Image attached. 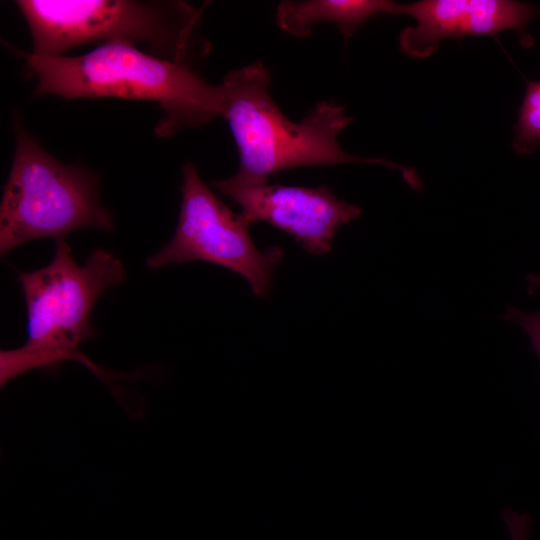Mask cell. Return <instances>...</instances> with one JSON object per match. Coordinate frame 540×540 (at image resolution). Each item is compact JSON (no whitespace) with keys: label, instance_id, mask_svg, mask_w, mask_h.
<instances>
[{"label":"cell","instance_id":"1","mask_svg":"<svg viewBox=\"0 0 540 540\" xmlns=\"http://www.w3.org/2000/svg\"><path fill=\"white\" fill-rule=\"evenodd\" d=\"M21 55L36 78V96L157 102L163 111L155 127L160 137L222 117L220 85L208 83L187 64L141 51L127 40L107 41L78 56Z\"/></svg>","mask_w":540,"mask_h":540},{"label":"cell","instance_id":"2","mask_svg":"<svg viewBox=\"0 0 540 540\" xmlns=\"http://www.w3.org/2000/svg\"><path fill=\"white\" fill-rule=\"evenodd\" d=\"M270 75L262 62L230 71L220 84L223 113L239 153V168L231 176L242 184L267 183L282 170L343 163L379 164L401 171L414 190L421 187L416 172L384 158H365L346 152L338 135L352 121L344 107L319 102L300 122L289 120L274 102Z\"/></svg>","mask_w":540,"mask_h":540},{"label":"cell","instance_id":"3","mask_svg":"<svg viewBox=\"0 0 540 540\" xmlns=\"http://www.w3.org/2000/svg\"><path fill=\"white\" fill-rule=\"evenodd\" d=\"M125 277L121 260L104 249L94 250L83 265L77 264L65 239L56 241L47 266L19 273L27 339L19 348L1 350V387L33 369L57 372L67 360H80L97 372L79 347L96 333L90 321L96 301Z\"/></svg>","mask_w":540,"mask_h":540},{"label":"cell","instance_id":"4","mask_svg":"<svg viewBox=\"0 0 540 540\" xmlns=\"http://www.w3.org/2000/svg\"><path fill=\"white\" fill-rule=\"evenodd\" d=\"M13 124L16 146L0 205L1 255L32 240H62L83 228L111 231L112 216L100 201L97 177L49 154L19 116Z\"/></svg>","mask_w":540,"mask_h":540},{"label":"cell","instance_id":"5","mask_svg":"<svg viewBox=\"0 0 540 540\" xmlns=\"http://www.w3.org/2000/svg\"><path fill=\"white\" fill-rule=\"evenodd\" d=\"M33 42L31 53L63 56L80 45L139 42L148 52L188 65L199 12L182 2L134 0H18Z\"/></svg>","mask_w":540,"mask_h":540},{"label":"cell","instance_id":"6","mask_svg":"<svg viewBox=\"0 0 540 540\" xmlns=\"http://www.w3.org/2000/svg\"><path fill=\"white\" fill-rule=\"evenodd\" d=\"M181 206L175 233L169 243L147 258V266L204 261L243 276L255 296L266 298L283 250L258 249L249 225L227 207L203 182L194 163L182 167Z\"/></svg>","mask_w":540,"mask_h":540},{"label":"cell","instance_id":"7","mask_svg":"<svg viewBox=\"0 0 540 540\" xmlns=\"http://www.w3.org/2000/svg\"><path fill=\"white\" fill-rule=\"evenodd\" d=\"M211 185L241 207L246 224L269 223L313 255L331 251L338 229L361 215L359 207L338 199L326 186L242 184L232 177Z\"/></svg>","mask_w":540,"mask_h":540},{"label":"cell","instance_id":"8","mask_svg":"<svg viewBox=\"0 0 540 540\" xmlns=\"http://www.w3.org/2000/svg\"><path fill=\"white\" fill-rule=\"evenodd\" d=\"M539 10L521 2L509 0H422L397 4L396 14L408 15L416 25L400 34L402 51L414 58L431 56L444 38L495 35L516 30L531 44L525 33L526 24Z\"/></svg>","mask_w":540,"mask_h":540},{"label":"cell","instance_id":"9","mask_svg":"<svg viewBox=\"0 0 540 540\" xmlns=\"http://www.w3.org/2000/svg\"><path fill=\"white\" fill-rule=\"evenodd\" d=\"M397 4L389 0H306L283 1L277 7L276 23L296 37L311 35L320 22L335 23L350 37L368 18L380 13L396 14Z\"/></svg>","mask_w":540,"mask_h":540},{"label":"cell","instance_id":"10","mask_svg":"<svg viewBox=\"0 0 540 540\" xmlns=\"http://www.w3.org/2000/svg\"><path fill=\"white\" fill-rule=\"evenodd\" d=\"M540 144V82H529L514 127L512 146L530 154Z\"/></svg>","mask_w":540,"mask_h":540},{"label":"cell","instance_id":"11","mask_svg":"<svg viewBox=\"0 0 540 540\" xmlns=\"http://www.w3.org/2000/svg\"><path fill=\"white\" fill-rule=\"evenodd\" d=\"M503 318L524 328L530 338L533 351L540 358V310L524 312L514 306H509Z\"/></svg>","mask_w":540,"mask_h":540},{"label":"cell","instance_id":"12","mask_svg":"<svg viewBox=\"0 0 540 540\" xmlns=\"http://www.w3.org/2000/svg\"><path fill=\"white\" fill-rule=\"evenodd\" d=\"M502 517L511 540H529L532 519L528 513H518L510 509H504Z\"/></svg>","mask_w":540,"mask_h":540},{"label":"cell","instance_id":"13","mask_svg":"<svg viewBox=\"0 0 540 540\" xmlns=\"http://www.w3.org/2000/svg\"><path fill=\"white\" fill-rule=\"evenodd\" d=\"M528 291L532 294L538 287H540V276L529 274L527 277Z\"/></svg>","mask_w":540,"mask_h":540}]
</instances>
